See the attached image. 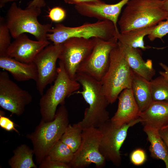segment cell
<instances>
[{
  "label": "cell",
  "mask_w": 168,
  "mask_h": 168,
  "mask_svg": "<svg viewBox=\"0 0 168 168\" xmlns=\"http://www.w3.org/2000/svg\"><path fill=\"white\" fill-rule=\"evenodd\" d=\"M75 79L82 89L74 93L81 94L89 105L85 110L83 119L78 123L83 130L98 128L109 119L106 108L110 103L103 92L100 81L80 72H77Z\"/></svg>",
  "instance_id": "1"
},
{
  "label": "cell",
  "mask_w": 168,
  "mask_h": 168,
  "mask_svg": "<svg viewBox=\"0 0 168 168\" xmlns=\"http://www.w3.org/2000/svg\"><path fill=\"white\" fill-rule=\"evenodd\" d=\"M168 17L163 0H129L118 22L119 31L155 26Z\"/></svg>",
  "instance_id": "2"
},
{
  "label": "cell",
  "mask_w": 168,
  "mask_h": 168,
  "mask_svg": "<svg viewBox=\"0 0 168 168\" xmlns=\"http://www.w3.org/2000/svg\"><path fill=\"white\" fill-rule=\"evenodd\" d=\"M69 124L68 110L64 105L57 109L55 118L46 122L41 119L32 133L26 138L32 144L35 160L39 165L55 143L60 140Z\"/></svg>",
  "instance_id": "3"
},
{
  "label": "cell",
  "mask_w": 168,
  "mask_h": 168,
  "mask_svg": "<svg viewBox=\"0 0 168 168\" xmlns=\"http://www.w3.org/2000/svg\"><path fill=\"white\" fill-rule=\"evenodd\" d=\"M41 8L28 4L23 9L13 2L7 10L5 21L11 36L14 39L23 33H29L38 41L48 40L47 35L52 27L50 24H41L38 20Z\"/></svg>",
  "instance_id": "4"
},
{
  "label": "cell",
  "mask_w": 168,
  "mask_h": 168,
  "mask_svg": "<svg viewBox=\"0 0 168 168\" xmlns=\"http://www.w3.org/2000/svg\"><path fill=\"white\" fill-rule=\"evenodd\" d=\"M133 75L118 43L110 52L108 69L100 81L103 92L110 104L115 101L123 90L131 88Z\"/></svg>",
  "instance_id": "5"
},
{
  "label": "cell",
  "mask_w": 168,
  "mask_h": 168,
  "mask_svg": "<svg viewBox=\"0 0 168 168\" xmlns=\"http://www.w3.org/2000/svg\"><path fill=\"white\" fill-rule=\"evenodd\" d=\"M47 35V40L57 44L63 43L73 37L86 39L98 38L109 40L117 38L119 32L111 21L98 20L96 22L86 23L76 27H69L61 24H56Z\"/></svg>",
  "instance_id": "6"
},
{
  "label": "cell",
  "mask_w": 168,
  "mask_h": 168,
  "mask_svg": "<svg viewBox=\"0 0 168 168\" xmlns=\"http://www.w3.org/2000/svg\"><path fill=\"white\" fill-rule=\"evenodd\" d=\"M58 65L53 84L41 96L39 101L42 119L46 122L54 119L58 105H64L65 98L77 91L81 86L76 79L69 76L59 61Z\"/></svg>",
  "instance_id": "7"
},
{
  "label": "cell",
  "mask_w": 168,
  "mask_h": 168,
  "mask_svg": "<svg viewBox=\"0 0 168 168\" xmlns=\"http://www.w3.org/2000/svg\"><path fill=\"white\" fill-rule=\"evenodd\" d=\"M140 122L139 117L117 128L109 119L97 128L101 134L100 151L106 160L116 166H119L121 162L120 150L126 138L128 129Z\"/></svg>",
  "instance_id": "8"
},
{
  "label": "cell",
  "mask_w": 168,
  "mask_h": 168,
  "mask_svg": "<svg viewBox=\"0 0 168 168\" xmlns=\"http://www.w3.org/2000/svg\"><path fill=\"white\" fill-rule=\"evenodd\" d=\"M101 137L97 128H90L83 130L82 142L74 153L70 164L71 168H83L92 163L98 168L104 167L106 160L99 150Z\"/></svg>",
  "instance_id": "9"
},
{
  "label": "cell",
  "mask_w": 168,
  "mask_h": 168,
  "mask_svg": "<svg viewBox=\"0 0 168 168\" xmlns=\"http://www.w3.org/2000/svg\"><path fill=\"white\" fill-rule=\"evenodd\" d=\"M118 41L117 38L109 40L96 38L92 50L80 65L77 72L84 73L100 81L108 69L110 52Z\"/></svg>",
  "instance_id": "10"
},
{
  "label": "cell",
  "mask_w": 168,
  "mask_h": 168,
  "mask_svg": "<svg viewBox=\"0 0 168 168\" xmlns=\"http://www.w3.org/2000/svg\"><path fill=\"white\" fill-rule=\"evenodd\" d=\"M96 40V38L73 37L62 43L58 59L71 78L75 79L79 66L91 53Z\"/></svg>",
  "instance_id": "11"
},
{
  "label": "cell",
  "mask_w": 168,
  "mask_h": 168,
  "mask_svg": "<svg viewBox=\"0 0 168 168\" xmlns=\"http://www.w3.org/2000/svg\"><path fill=\"white\" fill-rule=\"evenodd\" d=\"M32 100L30 94L12 81L6 71L0 72V106L2 108L12 114L20 116Z\"/></svg>",
  "instance_id": "12"
},
{
  "label": "cell",
  "mask_w": 168,
  "mask_h": 168,
  "mask_svg": "<svg viewBox=\"0 0 168 168\" xmlns=\"http://www.w3.org/2000/svg\"><path fill=\"white\" fill-rule=\"evenodd\" d=\"M62 47V43L50 44L38 53L33 61L38 72L36 88L41 96L45 87L54 82L57 76L56 62Z\"/></svg>",
  "instance_id": "13"
},
{
  "label": "cell",
  "mask_w": 168,
  "mask_h": 168,
  "mask_svg": "<svg viewBox=\"0 0 168 168\" xmlns=\"http://www.w3.org/2000/svg\"><path fill=\"white\" fill-rule=\"evenodd\" d=\"M129 0H121L114 4H108L103 1L100 2H90L75 5V8L80 15L94 18L98 20L112 21L118 28L119 17L122 9Z\"/></svg>",
  "instance_id": "14"
},
{
  "label": "cell",
  "mask_w": 168,
  "mask_h": 168,
  "mask_svg": "<svg viewBox=\"0 0 168 168\" xmlns=\"http://www.w3.org/2000/svg\"><path fill=\"white\" fill-rule=\"evenodd\" d=\"M14 39L7 49L6 56L26 63H32L37 54L50 44L48 40H31L25 33Z\"/></svg>",
  "instance_id": "15"
},
{
  "label": "cell",
  "mask_w": 168,
  "mask_h": 168,
  "mask_svg": "<svg viewBox=\"0 0 168 168\" xmlns=\"http://www.w3.org/2000/svg\"><path fill=\"white\" fill-rule=\"evenodd\" d=\"M118 98L117 110L110 119L112 124L117 128L137 119L140 112L131 88L123 90Z\"/></svg>",
  "instance_id": "16"
},
{
  "label": "cell",
  "mask_w": 168,
  "mask_h": 168,
  "mask_svg": "<svg viewBox=\"0 0 168 168\" xmlns=\"http://www.w3.org/2000/svg\"><path fill=\"white\" fill-rule=\"evenodd\" d=\"M140 122L159 130L168 124V102L153 101L144 111L140 112Z\"/></svg>",
  "instance_id": "17"
},
{
  "label": "cell",
  "mask_w": 168,
  "mask_h": 168,
  "mask_svg": "<svg viewBox=\"0 0 168 168\" xmlns=\"http://www.w3.org/2000/svg\"><path fill=\"white\" fill-rule=\"evenodd\" d=\"M0 68L9 72L18 82L32 80L36 82L38 78L37 68L33 62L26 63L7 56L1 57Z\"/></svg>",
  "instance_id": "18"
},
{
  "label": "cell",
  "mask_w": 168,
  "mask_h": 168,
  "mask_svg": "<svg viewBox=\"0 0 168 168\" xmlns=\"http://www.w3.org/2000/svg\"><path fill=\"white\" fill-rule=\"evenodd\" d=\"M118 43L128 65L132 71L138 75L150 81L155 74V69L149 68L137 49Z\"/></svg>",
  "instance_id": "19"
},
{
  "label": "cell",
  "mask_w": 168,
  "mask_h": 168,
  "mask_svg": "<svg viewBox=\"0 0 168 168\" xmlns=\"http://www.w3.org/2000/svg\"><path fill=\"white\" fill-rule=\"evenodd\" d=\"M131 89L140 111H144L153 101L150 81L133 72Z\"/></svg>",
  "instance_id": "20"
},
{
  "label": "cell",
  "mask_w": 168,
  "mask_h": 168,
  "mask_svg": "<svg viewBox=\"0 0 168 168\" xmlns=\"http://www.w3.org/2000/svg\"><path fill=\"white\" fill-rule=\"evenodd\" d=\"M143 130L150 143L149 151L151 156L154 158L162 160L166 168H168V150L160 134L159 130L147 126H144Z\"/></svg>",
  "instance_id": "21"
},
{
  "label": "cell",
  "mask_w": 168,
  "mask_h": 168,
  "mask_svg": "<svg viewBox=\"0 0 168 168\" xmlns=\"http://www.w3.org/2000/svg\"><path fill=\"white\" fill-rule=\"evenodd\" d=\"M155 26L132 30L117 35L118 41L128 46L145 50L148 48L145 45L144 37L149 35Z\"/></svg>",
  "instance_id": "22"
},
{
  "label": "cell",
  "mask_w": 168,
  "mask_h": 168,
  "mask_svg": "<svg viewBox=\"0 0 168 168\" xmlns=\"http://www.w3.org/2000/svg\"><path fill=\"white\" fill-rule=\"evenodd\" d=\"M13 155L9 159L8 164L11 168H36L33 159V149L26 144L17 147L13 151Z\"/></svg>",
  "instance_id": "23"
},
{
  "label": "cell",
  "mask_w": 168,
  "mask_h": 168,
  "mask_svg": "<svg viewBox=\"0 0 168 168\" xmlns=\"http://www.w3.org/2000/svg\"><path fill=\"white\" fill-rule=\"evenodd\" d=\"M82 131L78 123L68 124L60 140L68 145L74 153L81 145Z\"/></svg>",
  "instance_id": "24"
},
{
  "label": "cell",
  "mask_w": 168,
  "mask_h": 168,
  "mask_svg": "<svg viewBox=\"0 0 168 168\" xmlns=\"http://www.w3.org/2000/svg\"><path fill=\"white\" fill-rule=\"evenodd\" d=\"M74 155V152L71 148L60 140L52 147L46 157L70 165Z\"/></svg>",
  "instance_id": "25"
},
{
  "label": "cell",
  "mask_w": 168,
  "mask_h": 168,
  "mask_svg": "<svg viewBox=\"0 0 168 168\" xmlns=\"http://www.w3.org/2000/svg\"><path fill=\"white\" fill-rule=\"evenodd\" d=\"M150 88L153 101L168 102V81L160 76L150 81Z\"/></svg>",
  "instance_id": "26"
},
{
  "label": "cell",
  "mask_w": 168,
  "mask_h": 168,
  "mask_svg": "<svg viewBox=\"0 0 168 168\" xmlns=\"http://www.w3.org/2000/svg\"><path fill=\"white\" fill-rule=\"evenodd\" d=\"M11 34L5 18L0 17V57L6 56L7 49L11 43Z\"/></svg>",
  "instance_id": "27"
},
{
  "label": "cell",
  "mask_w": 168,
  "mask_h": 168,
  "mask_svg": "<svg viewBox=\"0 0 168 168\" xmlns=\"http://www.w3.org/2000/svg\"><path fill=\"white\" fill-rule=\"evenodd\" d=\"M165 21H162L155 26L151 32L148 35V39L153 41L156 38L161 39L168 34V17Z\"/></svg>",
  "instance_id": "28"
},
{
  "label": "cell",
  "mask_w": 168,
  "mask_h": 168,
  "mask_svg": "<svg viewBox=\"0 0 168 168\" xmlns=\"http://www.w3.org/2000/svg\"><path fill=\"white\" fill-rule=\"evenodd\" d=\"M147 158L145 151L141 148L134 150L130 156L131 162L136 166H140L143 164L147 160Z\"/></svg>",
  "instance_id": "29"
},
{
  "label": "cell",
  "mask_w": 168,
  "mask_h": 168,
  "mask_svg": "<svg viewBox=\"0 0 168 168\" xmlns=\"http://www.w3.org/2000/svg\"><path fill=\"white\" fill-rule=\"evenodd\" d=\"M66 15V12L64 9L60 7H56L50 10L47 16L52 21L59 22L64 20Z\"/></svg>",
  "instance_id": "30"
},
{
  "label": "cell",
  "mask_w": 168,
  "mask_h": 168,
  "mask_svg": "<svg viewBox=\"0 0 168 168\" xmlns=\"http://www.w3.org/2000/svg\"><path fill=\"white\" fill-rule=\"evenodd\" d=\"M39 168H70V166L67 164L50 159H45L39 165Z\"/></svg>",
  "instance_id": "31"
},
{
  "label": "cell",
  "mask_w": 168,
  "mask_h": 168,
  "mask_svg": "<svg viewBox=\"0 0 168 168\" xmlns=\"http://www.w3.org/2000/svg\"><path fill=\"white\" fill-rule=\"evenodd\" d=\"M0 126L7 131H14L19 133L18 131L15 128V124L14 122L9 118L4 116L1 110L0 114Z\"/></svg>",
  "instance_id": "32"
},
{
  "label": "cell",
  "mask_w": 168,
  "mask_h": 168,
  "mask_svg": "<svg viewBox=\"0 0 168 168\" xmlns=\"http://www.w3.org/2000/svg\"><path fill=\"white\" fill-rule=\"evenodd\" d=\"M17 0H0V7L1 8L4 7L5 4L8 2ZM28 4L41 8L45 6L46 3L44 0H33L29 2Z\"/></svg>",
  "instance_id": "33"
},
{
  "label": "cell",
  "mask_w": 168,
  "mask_h": 168,
  "mask_svg": "<svg viewBox=\"0 0 168 168\" xmlns=\"http://www.w3.org/2000/svg\"><path fill=\"white\" fill-rule=\"evenodd\" d=\"M66 3L75 5L78 4L90 2H100L103 1L101 0H63Z\"/></svg>",
  "instance_id": "34"
},
{
  "label": "cell",
  "mask_w": 168,
  "mask_h": 168,
  "mask_svg": "<svg viewBox=\"0 0 168 168\" xmlns=\"http://www.w3.org/2000/svg\"><path fill=\"white\" fill-rule=\"evenodd\" d=\"M159 133L168 150V128H166L159 130Z\"/></svg>",
  "instance_id": "35"
},
{
  "label": "cell",
  "mask_w": 168,
  "mask_h": 168,
  "mask_svg": "<svg viewBox=\"0 0 168 168\" xmlns=\"http://www.w3.org/2000/svg\"><path fill=\"white\" fill-rule=\"evenodd\" d=\"M160 66L164 70V71H160L159 72L160 75L162 76L168 81V66L162 63H159Z\"/></svg>",
  "instance_id": "36"
},
{
  "label": "cell",
  "mask_w": 168,
  "mask_h": 168,
  "mask_svg": "<svg viewBox=\"0 0 168 168\" xmlns=\"http://www.w3.org/2000/svg\"><path fill=\"white\" fill-rule=\"evenodd\" d=\"M163 3L164 8L168 12V0H163Z\"/></svg>",
  "instance_id": "37"
},
{
  "label": "cell",
  "mask_w": 168,
  "mask_h": 168,
  "mask_svg": "<svg viewBox=\"0 0 168 168\" xmlns=\"http://www.w3.org/2000/svg\"><path fill=\"white\" fill-rule=\"evenodd\" d=\"M166 128H168V124L165 126L162 129Z\"/></svg>",
  "instance_id": "38"
}]
</instances>
